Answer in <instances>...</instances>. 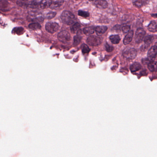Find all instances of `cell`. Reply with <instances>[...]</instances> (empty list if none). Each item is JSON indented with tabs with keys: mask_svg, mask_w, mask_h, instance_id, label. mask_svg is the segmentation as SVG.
Listing matches in <instances>:
<instances>
[{
	"mask_svg": "<svg viewBox=\"0 0 157 157\" xmlns=\"http://www.w3.org/2000/svg\"><path fill=\"white\" fill-rule=\"evenodd\" d=\"M148 29L149 31L152 32H157V24L155 21H152L148 26Z\"/></svg>",
	"mask_w": 157,
	"mask_h": 157,
	"instance_id": "cell-16",
	"label": "cell"
},
{
	"mask_svg": "<svg viewBox=\"0 0 157 157\" xmlns=\"http://www.w3.org/2000/svg\"><path fill=\"white\" fill-rule=\"evenodd\" d=\"M148 3L147 0H135L133 2V4L136 7H141Z\"/></svg>",
	"mask_w": 157,
	"mask_h": 157,
	"instance_id": "cell-17",
	"label": "cell"
},
{
	"mask_svg": "<svg viewBox=\"0 0 157 157\" xmlns=\"http://www.w3.org/2000/svg\"><path fill=\"white\" fill-rule=\"evenodd\" d=\"M122 55L127 60H134L137 56V51L135 48H126L122 52Z\"/></svg>",
	"mask_w": 157,
	"mask_h": 157,
	"instance_id": "cell-2",
	"label": "cell"
},
{
	"mask_svg": "<svg viewBox=\"0 0 157 157\" xmlns=\"http://www.w3.org/2000/svg\"><path fill=\"white\" fill-rule=\"evenodd\" d=\"M94 5L98 9H104L107 7L108 4L105 0H97L94 2Z\"/></svg>",
	"mask_w": 157,
	"mask_h": 157,
	"instance_id": "cell-8",
	"label": "cell"
},
{
	"mask_svg": "<svg viewBox=\"0 0 157 157\" xmlns=\"http://www.w3.org/2000/svg\"><path fill=\"white\" fill-rule=\"evenodd\" d=\"M61 19L62 22L65 24L71 25L74 22L75 16L70 11H65L61 15Z\"/></svg>",
	"mask_w": 157,
	"mask_h": 157,
	"instance_id": "cell-1",
	"label": "cell"
},
{
	"mask_svg": "<svg viewBox=\"0 0 157 157\" xmlns=\"http://www.w3.org/2000/svg\"><path fill=\"white\" fill-rule=\"evenodd\" d=\"M111 42L114 44H117L120 43V37L118 35H112L109 37Z\"/></svg>",
	"mask_w": 157,
	"mask_h": 157,
	"instance_id": "cell-19",
	"label": "cell"
},
{
	"mask_svg": "<svg viewBox=\"0 0 157 157\" xmlns=\"http://www.w3.org/2000/svg\"><path fill=\"white\" fill-rule=\"evenodd\" d=\"M29 6L32 9H37V8L38 6V4L37 2H35V1H32V2H30V3L29 4Z\"/></svg>",
	"mask_w": 157,
	"mask_h": 157,
	"instance_id": "cell-26",
	"label": "cell"
},
{
	"mask_svg": "<svg viewBox=\"0 0 157 157\" xmlns=\"http://www.w3.org/2000/svg\"><path fill=\"white\" fill-rule=\"evenodd\" d=\"M82 40V37L79 35L75 36L74 37L73 41V46L76 47V46H78L80 44V43L81 42Z\"/></svg>",
	"mask_w": 157,
	"mask_h": 157,
	"instance_id": "cell-22",
	"label": "cell"
},
{
	"mask_svg": "<svg viewBox=\"0 0 157 157\" xmlns=\"http://www.w3.org/2000/svg\"><path fill=\"white\" fill-rule=\"evenodd\" d=\"M145 34V31L143 29H138L135 32V42L137 43H140L144 38Z\"/></svg>",
	"mask_w": 157,
	"mask_h": 157,
	"instance_id": "cell-6",
	"label": "cell"
},
{
	"mask_svg": "<svg viewBox=\"0 0 157 157\" xmlns=\"http://www.w3.org/2000/svg\"><path fill=\"white\" fill-rule=\"evenodd\" d=\"M94 30H95V29L94 28V27L92 26H89V27L84 28L83 29V32L86 36H89L94 33Z\"/></svg>",
	"mask_w": 157,
	"mask_h": 157,
	"instance_id": "cell-18",
	"label": "cell"
},
{
	"mask_svg": "<svg viewBox=\"0 0 157 157\" xmlns=\"http://www.w3.org/2000/svg\"><path fill=\"white\" fill-rule=\"evenodd\" d=\"M148 68L151 72L157 71V62L154 61H151L148 64Z\"/></svg>",
	"mask_w": 157,
	"mask_h": 157,
	"instance_id": "cell-13",
	"label": "cell"
},
{
	"mask_svg": "<svg viewBox=\"0 0 157 157\" xmlns=\"http://www.w3.org/2000/svg\"><path fill=\"white\" fill-rule=\"evenodd\" d=\"M122 31L124 33H127L129 32L130 29V27L129 25H125L122 27Z\"/></svg>",
	"mask_w": 157,
	"mask_h": 157,
	"instance_id": "cell-25",
	"label": "cell"
},
{
	"mask_svg": "<svg viewBox=\"0 0 157 157\" xmlns=\"http://www.w3.org/2000/svg\"><path fill=\"white\" fill-rule=\"evenodd\" d=\"M56 14V13L55 12H50L46 15V18L48 19H50L54 18Z\"/></svg>",
	"mask_w": 157,
	"mask_h": 157,
	"instance_id": "cell-27",
	"label": "cell"
},
{
	"mask_svg": "<svg viewBox=\"0 0 157 157\" xmlns=\"http://www.w3.org/2000/svg\"><path fill=\"white\" fill-rule=\"evenodd\" d=\"M133 36H134V31L133 30L130 31L124 38V41H123L124 44L125 45H128L130 44L132 41Z\"/></svg>",
	"mask_w": 157,
	"mask_h": 157,
	"instance_id": "cell-9",
	"label": "cell"
},
{
	"mask_svg": "<svg viewBox=\"0 0 157 157\" xmlns=\"http://www.w3.org/2000/svg\"><path fill=\"white\" fill-rule=\"evenodd\" d=\"M80 24L78 23H76L71 27V31L72 33H78L80 31Z\"/></svg>",
	"mask_w": 157,
	"mask_h": 157,
	"instance_id": "cell-14",
	"label": "cell"
},
{
	"mask_svg": "<svg viewBox=\"0 0 157 157\" xmlns=\"http://www.w3.org/2000/svg\"><path fill=\"white\" fill-rule=\"evenodd\" d=\"M58 38L61 42L66 44L69 42L71 40V37L69 33L67 31H62L59 33L58 35Z\"/></svg>",
	"mask_w": 157,
	"mask_h": 157,
	"instance_id": "cell-3",
	"label": "cell"
},
{
	"mask_svg": "<svg viewBox=\"0 0 157 157\" xmlns=\"http://www.w3.org/2000/svg\"><path fill=\"white\" fill-rule=\"evenodd\" d=\"M105 47H106V51L108 52H111L113 51V47L111 46L108 43H106V45H105Z\"/></svg>",
	"mask_w": 157,
	"mask_h": 157,
	"instance_id": "cell-28",
	"label": "cell"
},
{
	"mask_svg": "<svg viewBox=\"0 0 157 157\" xmlns=\"http://www.w3.org/2000/svg\"><path fill=\"white\" fill-rule=\"evenodd\" d=\"M157 46H153L148 50V56L149 59L154 58L157 56Z\"/></svg>",
	"mask_w": 157,
	"mask_h": 157,
	"instance_id": "cell-7",
	"label": "cell"
},
{
	"mask_svg": "<svg viewBox=\"0 0 157 157\" xmlns=\"http://www.w3.org/2000/svg\"><path fill=\"white\" fill-rule=\"evenodd\" d=\"M153 36H148L147 37H145L144 39L145 46L148 47L149 45H150L152 42H153Z\"/></svg>",
	"mask_w": 157,
	"mask_h": 157,
	"instance_id": "cell-20",
	"label": "cell"
},
{
	"mask_svg": "<svg viewBox=\"0 0 157 157\" xmlns=\"http://www.w3.org/2000/svg\"><path fill=\"white\" fill-rule=\"evenodd\" d=\"M150 61H151V60H150V59H149V58H145V59H144V60H142L143 63L144 65L148 64L150 62Z\"/></svg>",
	"mask_w": 157,
	"mask_h": 157,
	"instance_id": "cell-29",
	"label": "cell"
},
{
	"mask_svg": "<svg viewBox=\"0 0 157 157\" xmlns=\"http://www.w3.org/2000/svg\"><path fill=\"white\" fill-rule=\"evenodd\" d=\"M152 16H156V17H157V14L153 15H152Z\"/></svg>",
	"mask_w": 157,
	"mask_h": 157,
	"instance_id": "cell-30",
	"label": "cell"
},
{
	"mask_svg": "<svg viewBox=\"0 0 157 157\" xmlns=\"http://www.w3.org/2000/svg\"><path fill=\"white\" fill-rule=\"evenodd\" d=\"M78 15L84 18H87L89 16V13L87 11H84L79 10L78 12Z\"/></svg>",
	"mask_w": 157,
	"mask_h": 157,
	"instance_id": "cell-23",
	"label": "cell"
},
{
	"mask_svg": "<svg viewBox=\"0 0 157 157\" xmlns=\"http://www.w3.org/2000/svg\"><path fill=\"white\" fill-rule=\"evenodd\" d=\"M29 28L32 30H37L41 28V26L39 23H32L29 25Z\"/></svg>",
	"mask_w": 157,
	"mask_h": 157,
	"instance_id": "cell-21",
	"label": "cell"
},
{
	"mask_svg": "<svg viewBox=\"0 0 157 157\" xmlns=\"http://www.w3.org/2000/svg\"><path fill=\"white\" fill-rule=\"evenodd\" d=\"M52 3V0H42L40 3V6L41 9H46L50 6Z\"/></svg>",
	"mask_w": 157,
	"mask_h": 157,
	"instance_id": "cell-12",
	"label": "cell"
},
{
	"mask_svg": "<svg viewBox=\"0 0 157 157\" xmlns=\"http://www.w3.org/2000/svg\"><path fill=\"white\" fill-rule=\"evenodd\" d=\"M107 30V27L105 26H98L95 28V31L97 34L99 36L105 33Z\"/></svg>",
	"mask_w": 157,
	"mask_h": 157,
	"instance_id": "cell-11",
	"label": "cell"
},
{
	"mask_svg": "<svg viewBox=\"0 0 157 157\" xmlns=\"http://www.w3.org/2000/svg\"><path fill=\"white\" fill-rule=\"evenodd\" d=\"M87 43L91 46H99L102 43V39L99 37L91 36L87 38Z\"/></svg>",
	"mask_w": 157,
	"mask_h": 157,
	"instance_id": "cell-4",
	"label": "cell"
},
{
	"mask_svg": "<svg viewBox=\"0 0 157 157\" xmlns=\"http://www.w3.org/2000/svg\"><path fill=\"white\" fill-rule=\"evenodd\" d=\"M64 0H53L50 8L52 9H58L63 4Z\"/></svg>",
	"mask_w": 157,
	"mask_h": 157,
	"instance_id": "cell-10",
	"label": "cell"
},
{
	"mask_svg": "<svg viewBox=\"0 0 157 157\" xmlns=\"http://www.w3.org/2000/svg\"><path fill=\"white\" fill-rule=\"evenodd\" d=\"M82 52L84 54H86V53H88L90 51L89 47L87 45L85 44H83L82 46Z\"/></svg>",
	"mask_w": 157,
	"mask_h": 157,
	"instance_id": "cell-24",
	"label": "cell"
},
{
	"mask_svg": "<svg viewBox=\"0 0 157 157\" xmlns=\"http://www.w3.org/2000/svg\"><path fill=\"white\" fill-rule=\"evenodd\" d=\"M45 29L49 33L53 34L58 31L59 29V24L55 22H49L45 25Z\"/></svg>",
	"mask_w": 157,
	"mask_h": 157,
	"instance_id": "cell-5",
	"label": "cell"
},
{
	"mask_svg": "<svg viewBox=\"0 0 157 157\" xmlns=\"http://www.w3.org/2000/svg\"><path fill=\"white\" fill-rule=\"evenodd\" d=\"M141 68V65L139 62H135L130 66V70L132 72H135L139 70Z\"/></svg>",
	"mask_w": 157,
	"mask_h": 157,
	"instance_id": "cell-15",
	"label": "cell"
},
{
	"mask_svg": "<svg viewBox=\"0 0 157 157\" xmlns=\"http://www.w3.org/2000/svg\"><path fill=\"white\" fill-rule=\"evenodd\" d=\"M90 1H94V0H89Z\"/></svg>",
	"mask_w": 157,
	"mask_h": 157,
	"instance_id": "cell-31",
	"label": "cell"
}]
</instances>
